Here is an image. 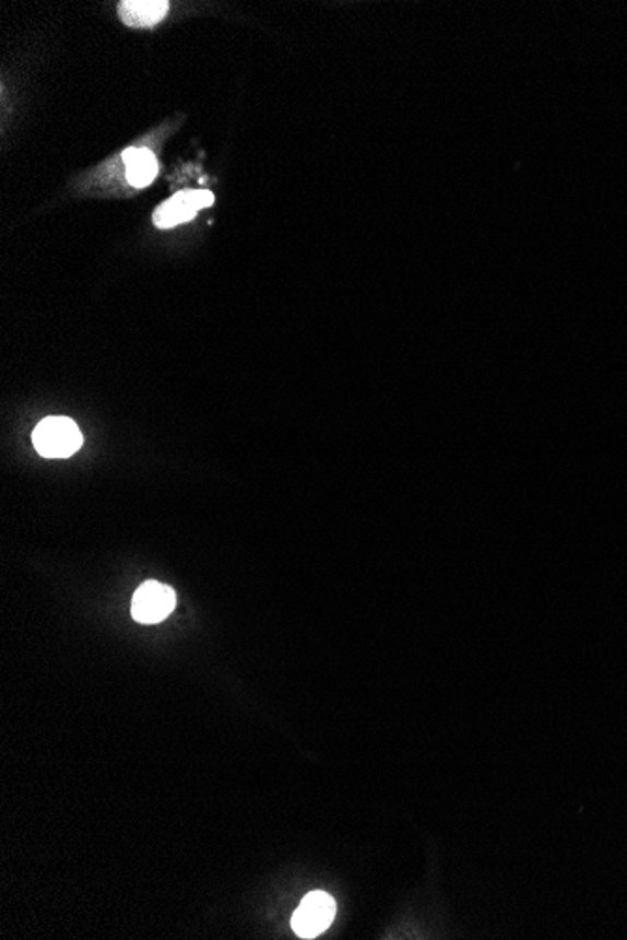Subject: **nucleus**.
<instances>
[{"label":"nucleus","mask_w":627,"mask_h":940,"mask_svg":"<svg viewBox=\"0 0 627 940\" xmlns=\"http://www.w3.org/2000/svg\"><path fill=\"white\" fill-rule=\"evenodd\" d=\"M33 444L42 457L68 458L83 445L78 424L68 418H47L33 432Z\"/></svg>","instance_id":"nucleus-1"},{"label":"nucleus","mask_w":627,"mask_h":940,"mask_svg":"<svg viewBox=\"0 0 627 940\" xmlns=\"http://www.w3.org/2000/svg\"><path fill=\"white\" fill-rule=\"evenodd\" d=\"M334 914L336 905L331 895L326 892H310L295 910L292 927L303 939H314L331 926Z\"/></svg>","instance_id":"nucleus-2"},{"label":"nucleus","mask_w":627,"mask_h":940,"mask_svg":"<svg viewBox=\"0 0 627 940\" xmlns=\"http://www.w3.org/2000/svg\"><path fill=\"white\" fill-rule=\"evenodd\" d=\"M177 597L166 584L149 580L141 584L132 599V616L140 623H158L174 612Z\"/></svg>","instance_id":"nucleus-3"},{"label":"nucleus","mask_w":627,"mask_h":940,"mask_svg":"<svg viewBox=\"0 0 627 940\" xmlns=\"http://www.w3.org/2000/svg\"><path fill=\"white\" fill-rule=\"evenodd\" d=\"M213 203L214 196L209 190H182L154 211V225L161 230H167L174 225L185 224L194 219L196 212L208 209Z\"/></svg>","instance_id":"nucleus-4"},{"label":"nucleus","mask_w":627,"mask_h":940,"mask_svg":"<svg viewBox=\"0 0 627 940\" xmlns=\"http://www.w3.org/2000/svg\"><path fill=\"white\" fill-rule=\"evenodd\" d=\"M167 10L166 0H122L119 4L120 21L128 27H153L166 17Z\"/></svg>","instance_id":"nucleus-5"},{"label":"nucleus","mask_w":627,"mask_h":940,"mask_svg":"<svg viewBox=\"0 0 627 940\" xmlns=\"http://www.w3.org/2000/svg\"><path fill=\"white\" fill-rule=\"evenodd\" d=\"M127 179L135 188H145L158 175V160L149 149H128L122 153Z\"/></svg>","instance_id":"nucleus-6"}]
</instances>
